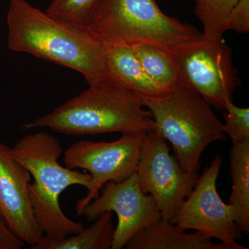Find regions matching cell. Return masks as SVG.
Returning <instances> with one entry per match:
<instances>
[{
    "instance_id": "6da1fadb",
    "label": "cell",
    "mask_w": 249,
    "mask_h": 249,
    "mask_svg": "<svg viewBox=\"0 0 249 249\" xmlns=\"http://www.w3.org/2000/svg\"><path fill=\"white\" fill-rule=\"evenodd\" d=\"M8 46L79 72L88 84L107 74L106 47L84 27L43 12L27 0H9Z\"/></svg>"
},
{
    "instance_id": "7a4b0ae2",
    "label": "cell",
    "mask_w": 249,
    "mask_h": 249,
    "mask_svg": "<svg viewBox=\"0 0 249 249\" xmlns=\"http://www.w3.org/2000/svg\"><path fill=\"white\" fill-rule=\"evenodd\" d=\"M143 107L142 98L108 73L52 112L21 127L24 131L48 128L70 136L145 133L155 129V124Z\"/></svg>"
},
{
    "instance_id": "3957f363",
    "label": "cell",
    "mask_w": 249,
    "mask_h": 249,
    "mask_svg": "<svg viewBox=\"0 0 249 249\" xmlns=\"http://www.w3.org/2000/svg\"><path fill=\"white\" fill-rule=\"evenodd\" d=\"M11 152L34 178L29 186V200L44 237L60 240L83 230V223L74 222L64 213L59 197L67 188L75 185L89 191L92 179L90 174L60 164L58 160L62 154L60 141L41 131L19 139L11 147Z\"/></svg>"
},
{
    "instance_id": "277c9868",
    "label": "cell",
    "mask_w": 249,
    "mask_h": 249,
    "mask_svg": "<svg viewBox=\"0 0 249 249\" xmlns=\"http://www.w3.org/2000/svg\"><path fill=\"white\" fill-rule=\"evenodd\" d=\"M84 27L106 47L147 44L173 54L202 38L194 26L165 14L155 0H96Z\"/></svg>"
},
{
    "instance_id": "5b68a950",
    "label": "cell",
    "mask_w": 249,
    "mask_h": 249,
    "mask_svg": "<svg viewBox=\"0 0 249 249\" xmlns=\"http://www.w3.org/2000/svg\"><path fill=\"white\" fill-rule=\"evenodd\" d=\"M142 100L156 130L171 143L182 169L198 175L205 149L226 136L212 106L184 82L162 96Z\"/></svg>"
},
{
    "instance_id": "8992f818",
    "label": "cell",
    "mask_w": 249,
    "mask_h": 249,
    "mask_svg": "<svg viewBox=\"0 0 249 249\" xmlns=\"http://www.w3.org/2000/svg\"><path fill=\"white\" fill-rule=\"evenodd\" d=\"M145 133L122 134L111 142L80 140L64 152L65 167L87 170L92 179L87 196L77 201V215L99 196L106 183L120 182L137 172Z\"/></svg>"
},
{
    "instance_id": "52a82bcc",
    "label": "cell",
    "mask_w": 249,
    "mask_h": 249,
    "mask_svg": "<svg viewBox=\"0 0 249 249\" xmlns=\"http://www.w3.org/2000/svg\"><path fill=\"white\" fill-rule=\"evenodd\" d=\"M232 54V49L223 37L207 40L203 36L173 53L183 82L222 112L241 85Z\"/></svg>"
},
{
    "instance_id": "ba28073f",
    "label": "cell",
    "mask_w": 249,
    "mask_h": 249,
    "mask_svg": "<svg viewBox=\"0 0 249 249\" xmlns=\"http://www.w3.org/2000/svg\"><path fill=\"white\" fill-rule=\"evenodd\" d=\"M222 161V156L217 154L198 177L193 191L170 222L184 230H195L217 239L228 249H247L237 242L242 232L236 222L233 208L224 203L217 192Z\"/></svg>"
},
{
    "instance_id": "9c48e42d",
    "label": "cell",
    "mask_w": 249,
    "mask_h": 249,
    "mask_svg": "<svg viewBox=\"0 0 249 249\" xmlns=\"http://www.w3.org/2000/svg\"><path fill=\"white\" fill-rule=\"evenodd\" d=\"M137 175L142 191L155 198L161 218L168 221L191 194L199 177L182 169L156 129L144 136Z\"/></svg>"
},
{
    "instance_id": "30bf717a",
    "label": "cell",
    "mask_w": 249,
    "mask_h": 249,
    "mask_svg": "<svg viewBox=\"0 0 249 249\" xmlns=\"http://www.w3.org/2000/svg\"><path fill=\"white\" fill-rule=\"evenodd\" d=\"M101 189V194L85 206L81 215L94 222L104 213H115L118 224L111 249L124 248L136 234L161 218L155 198L141 189L137 172L120 182L106 183Z\"/></svg>"
},
{
    "instance_id": "8fae6325",
    "label": "cell",
    "mask_w": 249,
    "mask_h": 249,
    "mask_svg": "<svg viewBox=\"0 0 249 249\" xmlns=\"http://www.w3.org/2000/svg\"><path fill=\"white\" fill-rule=\"evenodd\" d=\"M31 176L0 142V215L22 242L31 246L43 238L29 200Z\"/></svg>"
},
{
    "instance_id": "7c38bea8",
    "label": "cell",
    "mask_w": 249,
    "mask_h": 249,
    "mask_svg": "<svg viewBox=\"0 0 249 249\" xmlns=\"http://www.w3.org/2000/svg\"><path fill=\"white\" fill-rule=\"evenodd\" d=\"M127 249H228L199 232L188 233L177 224L160 218L127 242Z\"/></svg>"
},
{
    "instance_id": "4fadbf2b",
    "label": "cell",
    "mask_w": 249,
    "mask_h": 249,
    "mask_svg": "<svg viewBox=\"0 0 249 249\" xmlns=\"http://www.w3.org/2000/svg\"><path fill=\"white\" fill-rule=\"evenodd\" d=\"M106 66L111 76L139 97H157L169 91L147 76L128 46L106 47Z\"/></svg>"
},
{
    "instance_id": "5bb4252c",
    "label": "cell",
    "mask_w": 249,
    "mask_h": 249,
    "mask_svg": "<svg viewBox=\"0 0 249 249\" xmlns=\"http://www.w3.org/2000/svg\"><path fill=\"white\" fill-rule=\"evenodd\" d=\"M232 189L229 204L235 211L241 231L249 235V139L229 150Z\"/></svg>"
},
{
    "instance_id": "9a60e30c",
    "label": "cell",
    "mask_w": 249,
    "mask_h": 249,
    "mask_svg": "<svg viewBox=\"0 0 249 249\" xmlns=\"http://www.w3.org/2000/svg\"><path fill=\"white\" fill-rule=\"evenodd\" d=\"M113 213H104L90 227L60 240L42 239L31 249H109L115 228Z\"/></svg>"
},
{
    "instance_id": "2e32d148",
    "label": "cell",
    "mask_w": 249,
    "mask_h": 249,
    "mask_svg": "<svg viewBox=\"0 0 249 249\" xmlns=\"http://www.w3.org/2000/svg\"><path fill=\"white\" fill-rule=\"evenodd\" d=\"M130 47L147 76L163 89L170 91L183 82L173 54L168 51L147 44Z\"/></svg>"
},
{
    "instance_id": "e0dca14e",
    "label": "cell",
    "mask_w": 249,
    "mask_h": 249,
    "mask_svg": "<svg viewBox=\"0 0 249 249\" xmlns=\"http://www.w3.org/2000/svg\"><path fill=\"white\" fill-rule=\"evenodd\" d=\"M195 13L202 23L203 37L215 40L227 31L229 15L238 0H193Z\"/></svg>"
},
{
    "instance_id": "ac0fdd59",
    "label": "cell",
    "mask_w": 249,
    "mask_h": 249,
    "mask_svg": "<svg viewBox=\"0 0 249 249\" xmlns=\"http://www.w3.org/2000/svg\"><path fill=\"white\" fill-rule=\"evenodd\" d=\"M96 0H53L46 12L76 25L84 27Z\"/></svg>"
},
{
    "instance_id": "d6986e66",
    "label": "cell",
    "mask_w": 249,
    "mask_h": 249,
    "mask_svg": "<svg viewBox=\"0 0 249 249\" xmlns=\"http://www.w3.org/2000/svg\"><path fill=\"white\" fill-rule=\"evenodd\" d=\"M225 124L223 128L229 135L232 145L240 143L249 139V109L236 106L232 101H227L224 111Z\"/></svg>"
},
{
    "instance_id": "ffe728a7",
    "label": "cell",
    "mask_w": 249,
    "mask_h": 249,
    "mask_svg": "<svg viewBox=\"0 0 249 249\" xmlns=\"http://www.w3.org/2000/svg\"><path fill=\"white\" fill-rule=\"evenodd\" d=\"M233 30L240 34L249 31V0H238L228 19L227 31Z\"/></svg>"
},
{
    "instance_id": "44dd1931",
    "label": "cell",
    "mask_w": 249,
    "mask_h": 249,
    "mask_svg": "<svg viewBox=\"0 0 249 249\" xmlns=\"http://www.w3.org/2000/svg\"><path fill=\"white\" fill-rule=\"evenodd\" d=\"M24 245L0 215V249H21Z\"/></svg>"
}]
</instances>
